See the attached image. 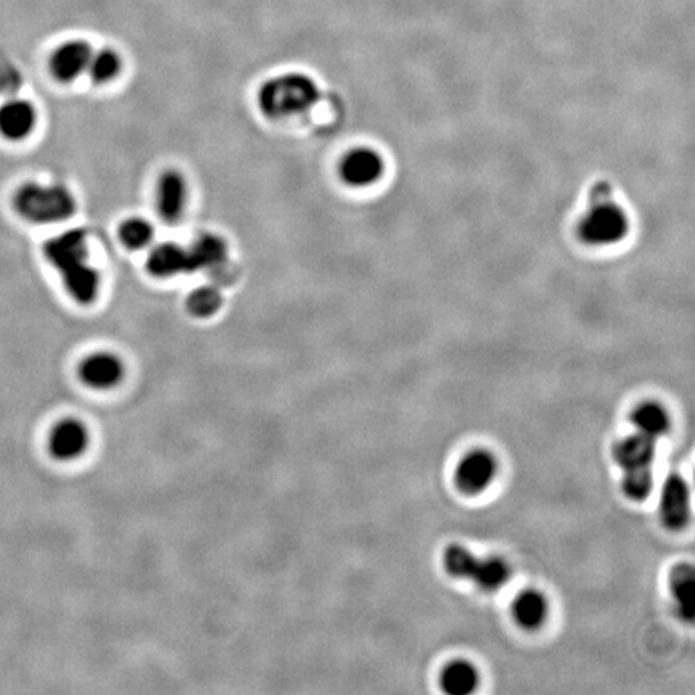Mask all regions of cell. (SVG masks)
I'll use <instances>...</instances> for the list:
<instances>
[{
	"instance_id": "obj_1",
	"label": "cell",
	"mask_w": 695,
	"mask_h": 695,
	"mask_svg": "<svg viewBox=\"0 0 695 695\" xmlns=\"http://www.w3.org/2000/svg\"><path fill=\"white\" fill-rule=\"evenodd\" d=\"M47 260L62 276L66 292L81 305H91L99 295L100 276L89 261L86 234L68 231L50 239L44 247Z\"/></svg>"
},
{
	"instance_id": "obj_2",
	"label": "cell",
	"mask_w": 695,
	"mask_h": 695,
	"mask_svg": "<svg viewBox=\"0 0 695 695\" xmlns=\"http://www.w3.org/2000/svg\"><path fill=\"white\" fill-rule=\"evenodd\" d=\"M319 99L317 84L301 73H287L264 83L258 94L261 112L272 120L308 112Z\"/></svg>"
},
{
	"instance_id": "obj_3",
	"label": "cell",
	"mask_w": 695,
	"mask_h": 695,
	"mask_svg": "<svg viewBox=\"0 0 695 695\" xmlns=\"http://www.w3.org/2000/svg\"><path fill=\"white\" fill-rule=\"evenodd\" d=\"M581 237L596 247H610L625 240L630 232V218L613 200L607 184H599L591 192L589 208L580 226Z\"/></svg>"
},
{
	"instance_id": "obj_4",
	"label": "cell",
	"mask_w": 695,
	"mask_h": 695,
	"mask_svg": "<svg viewBox=\"0 0 695 695\" xmlns=\"http://www.w3.org/2000/svg\"><path fill=\"white\" fill-rule=\"evenodd\" d=\"M657 440L636 432L618 441L613 459L623 470V491L633 501H644L652 491V464Z\"/></svg>"
},
{
	"instance_id": "obj_5",
	"label": "cell",
	"mask_w": 695,
	"mask_h": 695,
	"mask_svg": "<svg viewBox=\"0 0 695 695\" xmlns=\"http://www.w3.org/2000/svg\"><path fill=\"white\" fill-rule=\"evenodd\" d=\"M13 206L21 218L36 224L62 223L76 211V200L70 190L60 184L28 182L17 190Z\"/></svg>"
},
{
	"instance_id": "obj_6",
	"label": "cell",
	"mask_w": 695,
	"mask_h": 695,
	"mask_svg": "<svg viewBox=\"0 0 695 695\" xmlns=\"http://www.w3.org/2000/svg\"><path fill=\"white\" fill-rule=\"evenodd\" d=\"M443 562L449 575L473 581L485 591H496L506 586L510 578V568L504 560L496 557L478 559L472 552L457 544L446 549Z\"/></svg>"
},
{
	"instance_id": "obj_7",
	"label": "cell",
	"mask_w": 695,
	"mask_h": 695,
	"mask_svg": "<svg viewBox=\"0 0 695 695\" xmlns=\"http://www.w3.org/2000/svg\"><path fill=\"white\" fill-rule=\"evenodd\" d=\"M385 173V161L377 150L358 147L346 153L340 163V176L351 187H369Z\"/></svg>"
},
{
	"instance_id": "obj_8",
	"label": "cell",
	"mask_w": 695,
	"mask_h": 695,
	"mask_svg": "<svg viewBox=\"0 0 695 695\" xmlns=\"http://www.w3.org/2000/svg\"><path fill=\"white\" fill-rule=\"evenodd\" d=\"M89 441V430L83 422L76 419L62 420L50 432V456L55 457L57 461H75L86 453Z\"/></svg>"
},
{
	"instance_id": "obj_9",
	"label": "cell",
	"mask_w": 695,
	"mask_h": 695,
	"mask_svg": "<svg viewBox=\"0 0 695 695\" xmlns=\"http://www.w3.org/2000/svg\"><path fill=\"white\" fill-rule=\"evenodd\" d=\"M79 377L92 390H110L123 380L124 364L120 356L99 351L84 359L79 366Z\"/></svg>"
},
{
	"instance_id": "obj_10",
	"label": "cell",
	"mask_w": 695,
	"mask_h": 695,
	"mask_svg": "<svg viewBox=\"0 0 695 695\" xmlns=\"http://www.w3.org/2000/svg\"><path fill=\"white\" fill-rule=\"evenodd\" d=\"M660 515L668 530L679 531L686 528L691 519V498L683 477L670 475L667 478L663 485Z\"/></svg>"
},
{
	"instance_id": "obj_11",
	"label": "cell",
	"mask_w": 695,
	"mask_h": 695,
	"mask_svg": "<svg viewBox=\"0 0 695 695\" xmlns=\"http://www.w3.org/2000/svg\"><path fill=\"white\" fill-rule=\"evenodd\" d=\"M92 47L84 41H68L55 49L50 57V73L60 83H73L87 73Z\"/></svg>"
},
{
	"instance_id": "obj_12",
	"label": "cell",
	"mask_w": 695,
	"mask_h": 695,
	"mask_svg": "<svg viewBox=\"0 0 695 695\" xmlns=\"http://www.w3.org/2000/svg\"><path fill=\"white\" fill-rule=\"evenodd\" d=\"M186 177L176 169H168L161 174L157 186V210L165 223H177L186 211L187 205Z\"/></svg>"
},
{
	"instance_id": "obj_13",
	"label": "cell",
	"mask_w": 695,
	"mask_h": 695,
	"mask_svg": "<svg viewBox=\"0 0 695 695\" xmlns=\"http://www.w3.org/2000/svg\"><path fill=\"white\" fill-rule=\"evenodd\" d=\"M498 465L494 457L485 451H475L465 456L456 470V483L465 494H478L485 491L496 477Z\"/></svg>"
},
{
	"instance_id": "obj_14",
	"label": "cell",
	"mask_w": 695,
	"mask_h": 695,
	"mask_svg": "<svg viewBox=\"0 0 695 695\" xmlns=\"http://www.w3.org/2000/svg\"><path fill=\"white\" fill-rule=\"evenodd\" d=\"M38 124V112L25 99H12L0 107V134L9 140L28 139Z\"/></svg>"
},
{
	"instance_id": "obj_15",
	"label": "cell",
	"mask_w": 695,
	"mask_h": 695,
	"mask_svg": "<svg viewBox=\"0 0 695 695\" xmlns=\"http://www.w3.org/2000/svg\"><path fill=\"white\" fill-rule=\"evenodd\" d=\"M147 268L152 276L160 279L176 276L190 271L189 253L176 243H161L150 253Z\"/></svg>"
},
{
	"instance_id": "obj_16",
	"label": "cell",
	"mask_w": 695,
	"mask_h": 695,
	"mask_svg": "<svg viewBox=\"0 0 695 695\" xmlns=\"http://www.w3.org/2000/svg\"><path fill=\"white\" fill-rule=\"evenodd\" d=\"M671 591L678 605L679 617L684 621L694 618V568L689 564L678 565L671 572Z\"/></svg>"
},
{
	"instance_id": "obj_17",
	"label": "cell",
	"mask_w": 695,
	"mask_h": 695,
	"mask_svg": "<svg viewBox=\"0 0 695 695\" xmlns=\"http://www.w3.org/2000/svg\"><path fill=\"white\" fill-rule=\"evenodd\" d=\"M547 615V602L538 591H523L514 602V618L525 630H536Z\"/></svg>"
},
{
	"instance_id": "obj_18",
	"label": "cell",
	"mask_w": 695,
	"mask_h": 695,
	"mask_svg": "<svg viewBox=\"0 0 695 695\" xmlns=\"http://www.w3.org/2000/svg\"><path fill=\"white\" fill-rule=\"evenodd\" d=\"M192 245L194 247L187 250V253H189L190 271L213 268V266H218L226 258V243L219 239L218 235H203Z\"/></svg>"
},
{
	"instance_id": "obj_19",
	"label": "cell",
	"mask_w": 695,
	"mask_h": 695,
	"mask_svg": "<svg viewBox=\"0 0 695 695\" xmlns=\"http://www.w3.org/2000/svg\"><path fill=\"white\" fill-rule=\"evenodd\" d=\"M631 420L639 433L650 436L654 440H658L670 430V417L667 411L657 403L641 404L633 412Z\"/></svg>"
},
{
	"instance_id": "obj_20",
	"label": "cell",
	"mask_w": 695,
	"mask_h": 695,
	"mask_svg": "<svg viewBox=\"0 0 695 695\" xmlns=\"http://www.w3.org/2000/svg\"><path fill=\"white\" fill-rule=\"evenodd\" d=\"M478 686V673L467 662H454L443 671L441 687L446 694L467 695Z\"/></svg>"
},
{
	"instance_id": "obj_21",
	"label": "cell",
	"mask_w": 695,
	"mask_h": 695,
	"mask_svg": "<svg viewBox=\"0 0 695 695\" xmlns=\"http://www.w3.org/2000/svg\"><path fill=\"white\" fill-rule=\"evenodd\" d=\"M123 70L121 55L113 49H100L92 52L87 73L95 84H108L115 81Z\"/></svg>"
},
{
	"instance_id": "obj_22",
	"label": "cell",
	"mask_w": 695,
	"mask_h": 695,
	"mask_svg": "<svg viewBox=\"0 0 695 695\" xmlns=\"http://www.w3.org/2000/svg\"><path fill=\"white\" fill-rule=\"evenodd\" d=\"M118 237L129 250H142L152 242L153 227L145 218H128L121 224Z\"/></svg>"
},
{
	"instance_id": "obj_23",
	"label": "cell",
	"mask_w": 695,
	"mask_h": 695,
	"mask_svg": "<svg viewBox=\"0 0 695 695\" xmlns=\"http://www.w3.org/2000/svg\"><path fill=\"white\" fill-rule=\"evenodd\" d=\"M221 306H223V297H221V293L216 288H198L194 293H190V297L187 298L189 313L192 316L200 317V319H205V317H211L213 314L218 313Z\"/></svg>"
}]
</instances>
